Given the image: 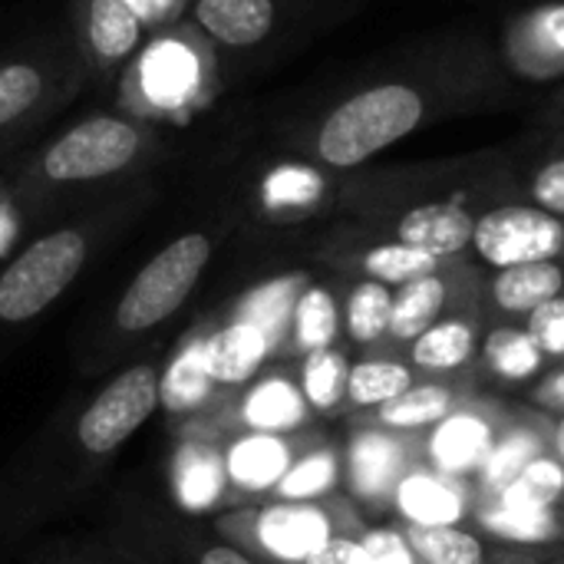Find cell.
<instances>
[{"label":"cell","mask_w":564,"mask_h":564,"mask_svg":"<svg viewBox=\"0 0 564 564\" xmlns=\"http://www.w3.org/2000/svg\"><path fill=\"white\" fill-rule=\"evenodd\" d=\"M512 96L499 46L482 30L449 26L297 112L281 129V145L344 175L436 122L499 109Z\"/></svg>","instance_id":"cell-1"},{"label":"cell","mask_w":564,"mask_h":564,"mask_svg":"<svg viewBox=\"0 0 564 564\" xmlns=\"http://www.w3.org/2000/svg\"><path fill=\"white\" fill-rule=\"evenodd\" d=\"M162 354L139 357L66 403L0 473V532L23 535L76 506L162 406Z\"/></svg>","instance_id":"cell-2"},{"label":"cell","mask_w":564,"mask_h":564,"mask_svg":"<svg viewBox=\"0 0 564 564\" xmlns=\"http://www.w3.org/2000/svg\"><path fill=\"white\" fill-rule=\"evenodd\" d=\"M159 198L155 178L86 195L36 225L0 264V357L10 354Z\"/></svg>","instance_id":"cell-3"},{"label":"cell","mask_w":564,"mask_h":564,"mask_svg":"<svg viewBox=\"0 0 564 564\" xmlns=\"http://www.w3.org/2000/svg\"><path fill=\"white\" fill-rule=\"evenodd\" d=\"M169 152L159 126L119 109H99L17 155L3 172V185L23 228L33 231L86 195L152 178Z\"/></svg>","instance_id":"cell-4"},{"label":"cell","mask_w":564,"mask_h":564,"mask_svg":"<svg viewBox=\"0 0 564 564\" xmlns=\"http://www.w3.org/2000/svg\"><path fill=\"white\" fill-rule=\"evenodd\" d=\"M245 221L241 195L175 231L116 294L83 350V377H99L122 364L139 344L155 337L195 294L221 245Z\"/></svg>","instance_id":"cell-5"},{"label":"cell","mask_w":564,"mask_h":564,"mask_svg":"<svg viewBox=\"0 0 564 564\" xmlns=\"http://www.w3.org/2000/svg\"><path fill=\"white\" fill-rule=\"evenodd\" d=\"M221 53L192 20H175L149 33L122 66L112 109L159 129L185 126L221 96Z\"/></svg>","instance_id":"cell-6"},{"label":"cell","mask_w":564,"mask_h":564,"mask_svg":"<svg viewBox=\"0 0 564 564\" xmlns=\"http://www.w3.org/2000/svg\"><path fill=\"white\" fill-rule=\"evenodd\" d=\"M212 529L261 564H304L327 542L367 529V519L340 492L317 502L264 499L228 509L212 519Z\"/></svg>","instance_id":"cell-7"},{"label":"cell","mask_w":564,"mask_h":564,"mask_svg":"<svg viewBox=\"0 0 564 564\" xmlns=\"http://www.w3.org/2000/svg\"><path fill=\"white\" fill-rule=\"evenodd\" d=\"M317 426L291 367H261L238 387H221L198 413L169 420L172 440L225 443L241 433H301Z\"/></svg>","instance_id":"cell-8"},{"label":"cell","mask_w":564,"mask_h":564,"mask_svg":"<svg viewBox=\"0 0 564 564\" xmlns=\"http://www.w3.org/2000/svg\"><path fill=\"white\" fill-rule=\"evenodd\" d=\"M86 86V69L69 40L0 56V152L26 142Z\"/></svg>","instance_id":"cell-9"},{"label":"cell","mask_w":564,"mask_h":564,"mask_svg":"<svg viewBox=\"0 0 564 564\" xmlns=\"http://www.w3.org/2000/svg\"><path fill=\"white\" fill-rule=\"evenodd\" d=\"M340 172H327L301 155H281L264 162L251 188L241 195L245 218L264 228H294L307 225L327 212H337L340 202Z\"/></svg>","instance_id":"cell-10"},{"label":"cell","mask_w":564,"mask_h":564,"mask_svg":"<svg viewBox=\"0 0 564 564\" xmlns=\"http://www.w3.org/2000/svg\"><path fill=\"white\" fill-rule=\"evenodd\" d=\"M469 254L476 258V268L486 271L564 258V218L525 198L492 205L476 218Z\"/></svg>","instance_id":"cell-11"},{"label":"cell","mask_w":564,"mask_h":564,"mask_svg":"<svg viewBox=\"0 0 564 564\" xmlns=\"http://www.w3.org/2000/svg\"><path fill=\"white\" fill-rule=\"evenodd\" d=\"M317 264H324L330 274L340 278H364V281H380L387 288L410 284L423 274H433L446 268L449 261L426 254L413 245H403L397 238H387L360 221L334 228L321 245L314 248Z\"/></svg>","instance_id":"cell-12"},{"label":"cell","mask_w":564,"mask_h":564,"mask_svg":"<svg viewBox=\"0 0 564 564\" xmlns=\"http://www.w3.org/2000/svg\"><path fill=\"white\" fill-rule=\"evenodd\" d=\"M413 463H420V436L354 423L344 443V496L364 519L383 516L390 512L393 492Z\"/></svg>","instance_id":"cell-13"},{"label":"cell","mask_w":564,"mask_h":564,"mask_svg":"<svg viewBox=\"0 0 564 564\" xmlns=\"http://www.w3.org/2000/svg\"><path fill=\"white\" fill-rule=\"evenodd\" d=\"M509 420L512 413L502 403L466 393L449 416H443L433 430L420 436V463L436 473L469 479L476 486V476L482 473Z\"/></svg>","instance_id":"cell-14"},{"label":"cell","mask_w":564,"mask_h":564,"mask_svg":"<svg viewBox=\"0 0 564 564\" xmlns=\"http://www.w3.org/2000/svg\"><path fill=\"white\" fill-rule=\"evenodd\" d=\"M116 525L139 542L155 564H261L221 539L212 525L192 522L182 512L132 502L119 512Z\"/></svg>","instance_id":"cell-15"},{"label":"cell","mask_w":564,"mask_h":564,"mask_svg":"<svg viewBox=\"0 0 564 564\" xmlns=\"http://www.w3.org/2000/svg\"><path fill=\"white\" fill-rule=\"evenodd\" d=\"M145 36L129 0H69V43L93 86H112Z\"/></svg>","instance_id":"cell-16"},{"label":"cell","mask_w":564,"mask_h":564,"mask_svg":"<svg viewBox=\"0 0 564 564\" xmlns=\"http://www.w3.org/2000/svg\"><path fill=\"white\" fill-rule=\"evenodd\" d=\"M482 301V274L476 264L463 258L449 261L446 268L423 274L410 284L393 288V311H390V334L387 350H403L413 337L433 327L440 317Z\"/></svg>","instance_id":"cell-17"},{"label":"cell","mask_w":564,"mask_h":564,"mask_svg":"<svg viewBox=\"0 0 564 564\" xmlns=\"http://www.w3.org/2000/svg\"><path fill=\"white\" fill-rule=\"evenodd\" d=\"M321 436V426H311L301 433H241L218 443L231 489V509L271 499L297 456L311 449Z\"/></svg>","instance_id":"cell-18"},{"label":"cell","mask_w":564,"mask_h":564,"mask_svg":"<svg viewBox=\"0 0 564 564\" xmlns=\"http://www.w3.org/2000/svg\"><path fill=\"white\" fill-rule=\"evenodd\" d=\"M499 56L512 83H564V0H539L512 13Z\"/></svg>","instance_id":"cell-19"},{"label":"cell","mask_w":564,"mask_h":564,"mask_svg":"<svg viewBox=\"0 0 564 564\" xmlns=\"http://www.w3.org/2000/svg\"><path fill=\"white\" fill-rule=\"evenodd\" d=\"M185 20H192L218 53H251L288 26L291 0H192Z\"/></svg>","instance_id":"cell-20"},{"label":"cell","mask_w":564,"mask_h":564,"mask_svg":"<svg viewBox=\"0 0 564 564\" xmlns=\"http://www.w3.org/2000/svg\"><path fill=\"white\" fill-rule=\"evenodd\" d=\"M476 502L479 492L469 479H456L423 463H413L393 492L390 512L397 516V525L446 529V525H469Z\"/></svg>","instance_id":"cell-21"},{"label":"cell","mask_w":564,"mask_h":564,"mask_svg":"<svg viewBox=\"0 0 564 564\" xmlns=\"http://www.w3.org/2000/svg\"><path fill=\"white\" fill-rule=\"evenodd\" d=\"M479 314H482V301L440 317L433 327H426L420 337H413L403 347L406 364L430 380H456L459 373L476 367L479 337H482Z\"/></svg>","instance_id":"cell-22"},{"label":"cell","mask_w":564,"mask_h":564,"mask_svg":"<svg viewBox=\"0 0 564 564\" xmlns=\"http://www.w3.org/2000/svg\"><path fill=\"white\" fill-rule=\"evenodd\" d=\"M172 499L182 516H221L231 509V489L221 463V446L198 440H175L169 466Z\"/></svg>","instance_id":"cell-23"},{"label":"cell","mask_w":564,"mask_h":564,"mask_svg":"<svg viewBox=\"0 0 564 564\" xmlns=\"http://www.w3.org/2000/svg\"><path fill=\"white\" fill-rule=\"evenodd\" d=\"M340 301H344V278L340 274H334L327 281L307 278V284L301 288V294L291 307V321H288V330H284L278 354L301 360L304 354L340 344L344 340Z\"/></svg>","instance_id":"cell-24"},{"label":"cell","mask_w":564,"mask_h":564,"mask_svg":"<svg viewBox=\"0 0 564 564\" xmlns=\"http://www.w3.org/2000/svg\"><path fill=\"white\" fill-rule=\"evenodd\" d=\"M564 294V258L532 261L482 278V307L499 321H522L535 307Z\"/></svg>","instance_id":"cell-25"},{"label":"cell","mask_w":564,"mask_h":564,"mask_svg":"<svg viewBox=\"0 0 564 564\" xmlns=\"http://www.w3.org/2000/svg\"><path fill=\"white\" fill-rule=\"evenodd\" d=\"M469 525H476L479 535H489L499 545H519V549L549 545V542L564 539L562 509L529 506L506 492L479 499Z\"/></svg>","instance_id":"cell-26"},{"label":"cell","mask_w":564,"mask_h":564,"mask_svg":"<svg viewBox=\"0 0 564 564\" xmlns=\"http://www.w3.org/2000/svg\"><path fill=\"white\" fill-rule=\"evenodd\" d=\"M476 364L492 383L516 390L539 383L552 367V360L539 350L522 321H496L492 327H486L479 337Z\"/></svg>","instance_id":"cell-27"},{"label":"cell","mask_w":564,"mask_h":564,"mask_svg":"<svg viewBox=\"0 0 564 564\" xmlns=\"http://www.w3.org/2000/svg\"><path fill=\"white\" fill-rule=\"evenodd\" d=\"M466 397V387L456 380H430L420 377L406 393H400L397 400L354 416V423H370L390 433H403V436H423L426 430H433L443 416H449Z\"/></svg>","instance_id":"cell-28"},{"label":"cell","mask_w":564,"mask_h":564,"mask_svg":"<svg viewBox=\"0 0 564 564\" xmlns=\"http://www.w3.org/2000/svg\"><path fill=\"white\" fill-rule=\"evenodd\" d=\"M208 340L202 327H195L188 337H182V350L165 360L162 367V406L169 410V420H182L198 413L218 390L208 367Z\"/></svg>","instance_id":"cell-29"},{"label":"cell","mask_w":564,"mask_h":564,"mask_svg":"<svg viewBox=\"0 0 564 564\" xmlns=\"http://www.w3.org/2000/svg\"><path fill=\"white\" fill-rule=\"evenodd\" d=\"M549 433H545V426H542L539 416H512L506 423V430L499 433V440H496V446H492L482 473L476 476L479 499H489V496L506 492L532 459H539L542 453H549L552 449L549 446Z\"/></svg>","instance_id":"cell-30"},{"label":"cell","mask_w":564,"mask_h":564,"mask_svg":"<svg viewBox=\"0 0 564 564\" xmlns=\"http://www.w3.org/2000/svg\"><path fill=\"white\" fill-rule=\"evenodd\" d=\"M416 380L420 373L406 364V357H397V350H364V357L350 364L347 413L364 416L406 393Z\"/></svg>","instance_id":"cell-31"},{"label":"cell","mask_w":564,"mask_h":564,"mask_svg":"<svg viewBox=\"0 0 564 564\" xmlns=\"http://www.w3.org/2000/svg\"><path fill=\"white\" fill-rule=\"evenodd\" d=\"M30 564H155L152 555L132 542L119 525L106 532H86V535H63L53 542H43L30 552Z\"/></svg>","instance_id":"cell-32"},{"label":"cell","mask_w":564,"mask_h":564,"mask_svg":"<svg viewBox=\"0 0 564 564\" xmlns=\"http://www.w3.org/2000/svg\"><path fill=\"white\" fill-rule=\"evenodd\" d=\"M350 350L344 344L304 354L294 367L297 387L317 420H334L347 413V380H350Z\"/></svg>","instance_id":"cell-33"},{"label":"cell","mask_w":564,"mask_h":564,"mask_svg":"<svg viewBox=\"0 0 564 564\" xmlns=\"http://www.w3.org/2000/svg\"><path fill=\"white\" fill-rule=\"evenodd\" d=\"M393 288L364 278H344V340L360 350H383L390 334Z\"/></svg>","instance_id":"cell-34"},{"label":"cell","mask_w":564,"mask_h":564,"mask_svg":"<svg viewBox=\"0 0 564 564\" xmlns=\"http://www.w3.org/2000/svg\"><path fill=\"white\" fill-rule=\"evenodd\" d=\"M344 489V446L330 436H321L311 449L297 456L288 476L278 482L271 499L281 502H317L340 496Z\"/></svg>","instance_id":"cell-35"},{"label":"cell","mask_w":564,"mask_h":564,"mask_svg":"<svg viewBox=\"0 0 564 564\" xmlns=\"http://www.w3.org/2000/svg\"><path fill=\"white\" fill-rule=\"evenodd\" d=\"M400 529L426 564H519L522 558V555H506L499 542L486 545V539L469 525H446V529L400 525Z\"/></svg>","instance_id":"cell-36"},{"label":"cell","mask_w":564,"mask_h":564,"mask_svg":"<svg viewBox=\"0 0 564 564\" xmlns=\"http://www.w3.org/2000/svg\"><path fill=\"white\" fill-rule=\"evenodd\" d=\"M522 198L549 215L564 218V139L558 132H552L549 145L542 149V159L525 175Z\"/></svg>","instance_id":"cell-37"},{"label":"cell","mask_w":564,"mask_h":564,"mask_svg":"<svg viewBox=\"0 0 564 564\" xmlns=\"http://www.w3.org/2000/svg\"><path fill=\"white\" fill-rule=\"evenodd\" d=\"M506 496L529 502V506H542V509H562L564 502V466L555 459V453H542L539 459H532L519 479L506 489Z\"/></svg>","instance_id":"cell-38"},{"label":"cell","mask_w":564,"mask_h":564,"mask_svg":"<svg viewBox=\"0 0 564 564\" xmlns=\"http://www.w3.org/2000/svg\"><path fill=\"white\" fill-rule=\"evenodd\" d=\"M522 327L532 334V340L552 364H564V294L525 314Z\"/></svg>","instance_id":"cell-39"},{"label":"cell","mask_w":564,"mask_h":564,"mask_svg":"<svg viewBox=\"0 0 564 564\" xmlns=\"http://www.w3.org/2000/svg\"><path fill=\"white\" fill-rule=\"evenodd\" d=\"M370 564H426L416 549L410 545V539L403 535V529L397 522H383V525H367L364 532Z\"/></svg>","instance_id":"cell-40"},{"label":"cell","mask_w":564,"mask_h":564,"mask_svg":"<svg viewBox=\"0 0 564 564\" xmlns=\"http://www.w3.org/2000/svg\"><path fill=\"white\" fill-rule=\"evenodd\" d=\"M364 532H367V529H364ZM364 532L340 535V539L327 542L317 555H311L304 564H370V552H367Z\"/></svg>","instance_id":"cell-41"},{"label":"cell","mask_w":564,"mask_h":564,"mask_svg":"<svg viewBox=\"0 0 564 564\" xmlns=\"http://www.w3.org/2000/svg\"><path fill=\"white\" fill-rule=\"evenodd\" d=\"M129 3H132L135 17L142 20L145 33H155L175 20H185L192 0H129Z\"/></svg>","instance_id":"cell-42"},{"label":"cell","mask_w":564,"mask_h":564,"mask_svg":"<svg viewBox=\"0 0 564 564\" xmlns=\"http://www.w3.org/2000/svg\"><path fill=\"white\" fill-rule=\"evenodd\" d=\"M532 403L545 413H555L562 416L564 413V364L558 370H549L535 387H532Z\"/></svg>","instance_id":"cell-43"},{"label":"cell","mask_w":564,"mask_h":564,"mask_svg":"<svg viewBox=\"0 0 564 564\" xmlns=\"http://www.w3.org/2000/svg\"><path fill=\"white\" fill-rule=\"evenodd\" d=\"M535 126L539 129H549V132H564V83H558V89L539 106Z\"/></svg>","instance_id":"cell-44"},{"label":"cell","mask_w":564,"mask_h":564,"mask_svg":"<svg viewBox=\"0 0 564 564\" xmlns=\"http://www.w3.org/2000/svg\"><path fill=\"white\" fill-rule=\"evenodd\" d=\"M549 446H552V453H555V459L564 466V413L562 416H555V423H552V433H549Z\"/></svg>","instance_id":"cell-45"},{"label":"cell","mask_w":564,"mask_h":564,"mask_svg":"<svg viewBox=\"0 0 564 564\" xmlns=\"http://www.w3.org/2000/svg\"><path fill=\"white\" fill-rule=\"evenodd\" d=\"M558 135H562V139H564V132H558Z\"/></svg>","instance_id":"cell-46"}]
</instances>
